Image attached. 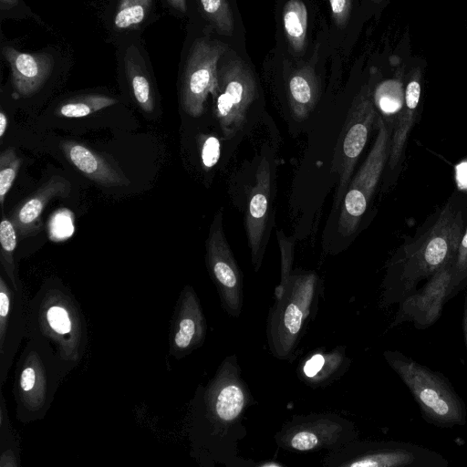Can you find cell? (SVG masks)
Here are the masks:
<instances>
[{
    "mask_svg": "<svg viewBox=\"0 0 467 467\" xmlns=\"http://www.w3.org/2000/svg\"><path fill=\"white\" fill-rule=\"evenodd\" d=\"M14 430L3 392H0V467H19L20 442Z\"/></svg>",
    "mask_w": 467,
    "mask_h": 467,
    "instance_id": "cell-26",
    "label": "cell"
},
{
    "mask_svg": "<svg viewBox=\"0 0 467 467\" xmlns=\"http://www.w3.org/2000/svg\"><path fill=\"white\" fill-rule=\"evenodd\" d=\"M378 115L373 93L368 84L356 95L339 133L332 160V171L338 175L334 207L341 204L351 181L354 167L368 141Z\"/></svg>",
    "mask_w": 467,
    "mask_h": 467,
    "instance_id": "cell-9",
    "label": "cell"
},
{
    "mask_svg": "<svg viewBox=\"0 0 467 467\" xmlns=\"http://www.w3.org/2000/svg\"><path fill=\"white\" fill-rule=\"evenodd\" d=\"M2 55L10 66L13 88L22 97L37 92L55 67L54 57L47 52L26 53L4 46Z\"/></svg>",
    "mask_w": 467,
    "mask_h": 467,
    "instance_id": "cell-18",
    "label": "cell"
},
{
    "mask_svg": "<svg viewBox=\"0 0 467 467\" xmlns=\"http://www.w3.org/2000/svg\"><path fill=\"white\" fill-rule=\"evenodd\" d=\"M26 338L49 348L69 372L83 360L88 345L87 320L61 280H46L28 300Z\"/></svg>",
    "mask_w": 467,
    "mask_h": 467,
    "instance_id": "cell-3",
    "label": "cell"
},
{
    "mask_svg": "<svg viewBox=\"0 0 467 467\" xmlns=\"http://www.w3.org/2000/svg\"><path fill=\"white\" fill-rule=\"evenodd\" d=\"M221 154L220 140L214 136H207L201 144V159L204 168H213L219 161Z\"/></svg>",
    "mask_w": 467,
    "mask_h": 467,
    "instance_id": "cell-36",
    "label": "cell"
},
{
    "mask_svg": "<svg viewBox=\"0 0 467 467\" xmlns=\"http://www.w3.org/2000/svg\"><path fill=\"white\" fill-rule=\"evenodd\" d=\"M462 327L463 333V338L467 349V293L464 295L463 306H462Z\"/></svg>",
    "mask_w": 467,
    "mask_h": 467,
    "instance_id": "cell-39",
    "label": "cell"
},
{
    "mask_svg": "<svg viewBox=\"0 0 467 467\" xmlns=\"http://www.w3.org/2000/svg\"><path fill=\"white\" fill-rule=\"evenodd\" d=\"M207 322L194 288L186 285L173 308L168 334L169 356L182 359L201 348L206 338Z\"/></svg>",
    "mask_w": 467,
    "mask_h": 467,
    "instance_id": "cell-16",
    "label": "cell"
},
{
    "mask_svg": "<svg viewBox=\"0 0 467 467\" xmlns=\"http://www.w3.org/2000/svg\"><path fill=\"white\" fill-rule=\"evenodd\" d=\"M68 211L61 210L53 214L48 223V232L50 238L60 241L69 237L74 232L72 215Z\"/></svg>",
    "mask_w": 467,
    "mask_h": 467,
    "instance_id": "cell-35",
    "label": "cell"
},
{
    "mask_svg": "<svg viewBox=\"0 0 467 467\" xmlns=\"http://www.w3.org/2000/svg\"><path fill=\"white\" fill-rule=\"evenodd\" d=\"M467 287V229L461 241L460 248L451 268V280L448 301Z\"/></svg>",
    "mask_w": 467,
    "mask_h": 467,
    "instance_id": "cell-33",
    "label": "cell"
},
{
    "mask_svg": "<svg viewBox=\"0 0 467 467\" xmlns=\"http://www.w3.org/2000/svg\"><path fill=\"white\" fill-rule=\"evenodd\" d=\"M332 18L338 27H343L348 23L352 0H328Z\"/></svg>",
    "mask_w": 467,
    "mask_h": 467,
    "instance_id": "cell-37",
    "label": "cell"
},
{
    "mask_svg": "<svg viewBox=\"0 0 467 467\" xmlns=\"http://www.w3.org/2000/svg\"><path fill=\"white\" fill-rule=\"evenodd\" d=\"M124 69L136 103L144 112H151L155 107L154 88L144 61L135 48L127 50Z\"/></svg>",
    "mask_w": 467,
    "mask_h": 467,
    "instance_id": "cell-24",
    "label": "cell"
},
{
    "mask_svg": "<svg viewBox=\"0 0 467 467\" xmlns=\"http://www.w3.org/2000/svg\"><path fill=\"white\" fill-rule=\"evenodd\" d=\"M8 127V118L3 109L0 110V138L3 139Z\"/></svg>",
    "mask_w": 467,
    "mask_h": 467,
    "instance_id": "cell-42",
    "label": "cell"
},
{
    "mask_svg": "<svg viewBox=\"0 0 467 467\" xmlns=\"http://www.w3.org/2000/svg\"><path fill=\"white\" fill-rule=\"evenodd\" d=\"M405 90L402 83L397 79H389L381 83L373 95L375 106L385 114L397 113L404 104Z\"/></svg>",
    "mask_w": 467,
    "mask_h": 467,
    "instance_id": "cell-31",
    "label": "cell"
},
{
    "mask_svg": "<svg viewBox=\"0 0 467 467\" xmlns=\"http://www.w3.org/2000/svg\"><path fill=\"white\" fill-rule=\"evenodd\" d=\"M283 24L286 38L296 52H301L306 44L307 10L302 0H288L283 10Z\"/></svg>",
    "mask_w": 467,
    "mask_h": 467,
    "instance_id": "cell-25",
    "label": "cell"
},
{
    "mask_svg": "<svg viewBox=\"0 0 467 467\" xmlns=\"http://www.w3.org/2000/svg\"><path fill=\"white\" fill-rule=\"evenodd\" d=\"M70 190L71 183L67 178L54 175L16 207L10 219L18 238L38 234L42 227L41 216L47 203L55 197L68 196Z\"/></svg>",
    "mask_w": 467,
    "mask_h": 467,
    "instance_id": "cell-21",
    "label": "cell"
},
{
    "mask_svg": "<svg viewBox=\"0 0 467 467\" xmlns=\"http://www.w3.org/2000/svg\"><path fill=\"white\" fill-rule=\"evenodd\" d=\"M323 295V282L314 271L293 270L286 282L275 287L266 319L267 346L274 358H295Z\"/></svg>",
    "mask_w": 467,
    "mask_h": 467,
    "instance_id": "cell-4",
    "label": "cell"
},
{
    "mask_svg": "<svg viewBox=\"0 0 467 467\" xmlns=\"http://www.w3.org/2000/svg\"><path fill=\"white\" fill-rule=\"evenodd\" d=\"M350 363L345 346L338 345L329 350L320 347L301 359L296 376L309 388H326L339 379L348 371Z\"/></svg>",
    "mask_w": 467,
    "mask_h": 467,
    "instance_id": "cell-20",
    "label": "cell"
},
{
    "mask_svg": "<svg viewBox=\"0 0 467 467\" xmlns=\"http://www.w3.org/2000/svg\"><path fill=\"white\" fill-rule=\"evenodd\" d=\"M205 263L221 306L226 314L239 317L244 305V278L223 226V211L213 216L205 242Z\"/></svg>",
    "mask_w": 467,
    "mask_h": 467,
    "instance_id": "cell-12",
    "label": "cell"
},
{
    "mask_svg": "<svg viewBox=\"0 0 467 467\" xmlns=\"http://www.w3.org/2000/svg\"><path fill=\"white\" fill-rule=\"evenodd\" d=\"M69 373L49 348L27 339L16 362L12 389L17 420L28 424L43 420Z\"/></svg>",
    "mask_w": 467,
    "mask_h": 467,
    "instance_id": "cell-6",
    "label": "cell"
},
{
    "mask_svg": "<svg viewBox=\"0 0 467 467\" xmlns=\"http://www.w3.org/2000/svg\"><path fill=\"white\" fill-rule=\"evenodd\" d=\"M464 232L462 213L447 206L420 241L405 248L389 264L379 306L398 305L414 292L421 281L453 265Z\"/></svg>",
    "mask_w": 467,
    "mask_h": 467,
    "instance_id": "cell-2",
    "label": "cell"
},
{
    "mask_svg": "<svg viewBox=\"0 0 467 467\" xmlns=\"http://www.w3.org/2000/svg\"><path fill=\"white\" fill-rule=\"evenodd\" d=\"M370 1H372L373 3L379 4V3L382 2L383 0H370Z\"/></svg>",
    "mask_w": 467,
    "mask_h": 467,
    "instance_id": "cell-43",
    "label": "cell"
},
{
    "mask_svg": "<svg viewBox=\"0 0 467 467\" xmlns=\"http://www.w3.org/2000/svg\"><path fill=\"white\" fill-rule=\"evenodd\" d=\"M206 19L222 35L232 36L234 24L230 5L227 0H199Z\"/></svg>",
    "mask_w": 467,
    "mask_h": 467,
    "instance_id": "cell-30",
    "label": "cell"
},
{
    "mask_svg": "<svg viewBox=\"0 0 467 467\" xmlns=\"http://www.w3.org/2000/svg\"><path fill=\"white\" fill-rule=\"evenodd\" d=\"M171 7L177 12L185 14L187 11L186 0H166Z\"/></svg>",
    "mask_w": 467,
    "mask_h": 467,
    "instance_id": "cell-40",
    "label": "cell"
},
{
    "mask_svg": "<svg viewBox=\"0 0 467 467\" xmlns=\"http://www.w3.org/2000/svg\"><path fill=\"white\" fill-rule=\"evenodd\" d=\"M255 400L235 354L227 356L207 384H199L189 402L184 430L190 455L202 467H254L239 454L246 437L244 420Z\"/></svg>",
    "mask_w": 467,
    "mask_h": 467,
    "instance_id": "cell-1",
    "label": "cell"
},
{
    "mask_svg": "<svg viewBox=\"0 0 467 467\" xmlns=\"http://www.w3.org/2000/svg\"><path fill=\"white\" fill-rule=\"evenodd\" d=\"M225 50L223 43L205 37L192 45L181 86V101L188 115L197 118L202 114L208 95L215 89L219 62Z\"/></svg>",
    "mask_w": 467,
    "mask_h": 467,
    "instance_id": "cell-13",
    "label": "cell"
},
{
    "mask_svg": "<svg viewBox=\"0 0 467 467\" xmlns=\"http://www.w3.org/2000/svg\"><path fill=\"white\" fill-rule=\"evenodd\" d=\"M456 171L459 185L462 188H467V162L458 165Z\"/></svg>",
    "mask_w": 467,
    "mask_h": 467,
    "instance_id": "cell-38",
    "label": "cell"
},
{
    "mask_svg": "<svg viewBox=\"0 0 467 467\" xmlns=\"http://www.w3.org/2000/svg\"><path fill=\"white\" fill-rule=\"evenodd\" d=\"M118 100L102 94H85L62 102L56 115L64 118H82L116 104Z\"/></svg>",
    "mask_w": 467,
    "mask_h": 467,
    "instance_id": "cell-29",
    "label": "cell"
},
{
    "mask_svg": "<svg viewBox=\"0 0 467 467\" xmlns=\"http://www.w3.org/2000/svg\"><path fill=\"white\" fill-rule=\"evenodd\" d=\"M378 128L374 144L350 181L341 202L337 230L344 237L350 236L357 230L389 154V130L380 117L378 118Z\"/></svg>",
    "mask_w": 467,
    "mask_h": 467,
    "instance_id": "cell-11",
    "label": "cell"
},
{
    "mask_svg": "<svg viewBox=\"0 0 467 467\" xmlns=\"http://www.w3.org/2000/svg\"><path fill=\"white\" fill-rule=\"evenodd\" d=\"M276 235L281 253V279L277 286H281L286 282L293 271L292 266L295 256V240L293 238L286 237L280 230L276 231Z\"/></svg>",
    "mask_w": 467,
    "mask_h": 467,
    "instance_id": "cell-34",
    "label": "cell"
},
{
    "mask_svg": "<svg viewBox=\"0 0 467 467\" xmlns=\"http://www.w3.org/2000/svg\"><path fill=\"white\" fill-rule=\"evenodd\" d=\"M382 355L411 393L427 423L442 429L466 424V405L442 373L399 350L387 349Z\"/></svg>",
    "mask_w": 467,
    "mask_h": 467,
    "instance_id": "cell-5",
    "label": "cell"
},
{
    "mask_svg": "<svg viewBox=\"0 0 467 467\" xmlns=\"http://www.w3.org/2000/svg\"><path fill=\"white\" fill-rule=\"evenodd\" d=\"M256 91L254 75L240 57H232L219 64L217 84L212 96L214 113L225 138H233L244 126Z\"/></svg>",
    "mask_w": 467,
    "mask_h": 467,
    "instance_id": "cell-10",
    "label": "cell"
},
{
    "mask_svg": "<svg viewBox=\"0 0 467 467\" xmlns=\"http://www.w3.org/2000/svg\"><path fill=\"white\" fill-rule=\"evenodd\" d=\"M20 4V0H0L1 11H9Z\"/></svg>",
    "mask_w": 467,
    "mask_h": 467,
    "instance_id": "cell-41",
    "label": "cell"
},
{
    "mask_svg": "<svg viewBox=\"0 0 467 467\" xmlns=\"http://www.w3.org/2000/svg\"><path fill=\"white\" fill-rule=\"evenodd\" d=\"M22 158L13 147H8L0 153V203L3 207L5 198L12 187L22 165Z\"/></svg>",
    "mask_w": 467,
    "mask_h": 467,
    "instance_id": "cell-32",
    "label": "cell"
},
{
    "mask_svg": "<svg viewBox=\"0 0 467 467\" xmlns=\"http://www.w3.org/2000/svg\"><path fill=\"white\" fill-rule=\"evenodd\" d=\"M153 5V0H118L113 26L119 32L137 29L148 17Z\"/></svg>",
    "mask_w": 467,
    "mask_h": 467,
    "instance_id": "cell-28",
    "label": "cell"
},
{
    "mask_svg": "<svg viewBox=\"0 0 467 467\" xmlns=\"http://www.w3.org/2000/svg\"><path fill=\"white\" fill-rule=\"evenodd\" d=\"M452 265L438 271L423 286L399 303L389 328L407 322L412 323L417 329H426L434 325L448 302Z\"/></svg>",
    "mask_w": 467,
    "mask_h": 467,
    "instance_id": "cell-15",
    "label": "cell"
},
{
    "mask_svg": "<svg viewBox=\"0 0 467 467\" xmlns=\"http://www.w3.org/2000/svg\"><path fill=\"white\" fill-rule=\"evenodd\" d=\"M271 164L264 156L255 172V182L251 190L244 218L245 232L254 269L258 272L263 262L272 192Z\"/></svg>",
    "mask_w": 467,
    "mask_h": 467,
    "instance_id": "cell-17",
    "label": "cell"
},
{
    "mask_svg": "<svg viewBox=\"0 0 467 467\" xmlns=\"http://www.w3.org/2000/svg\"><path fill=\"white\" fill-rule=\"evenodd\" d=\"M60 148L67 161L96 183L106 187L130 185L129 178L112 158L74 140L62 141Z\"/></svg>",
    "mask_w": 467,
    "mask_h": 467,
    "instance_id": "cell-19",
    "label": "cell"
},
{
    "mask_svg": "<svg viewBox=\"0 0 467 467\" xmlns=\"http://www.w3.org/2000/svg\"><path fill=\"white\" fill-rule=\"evenodd\" d=\"M318 98L319 83L313 67L305 66L294 71L288 81V102L295 119H306Z\"/></svg>",
    "mask_w": 467,
    "mask_h": 467,
    "instance_id": "cell-23",
    "label": "cell"
},
{
    "mask_svg": "<svg viewBox=\"0 0 467 467\" xmlns=\"http://www.w3.org/2000/svg\"><path fill=\"white\" fill-rule=\"evenodd\" d=\"M27 304L23 285L15 289L0 273V386L5 384L26 335Z\"/></svg>",
    "mask_w": 467,
    "mask_h": 467,
    "instance_id": "cell-14",
    "label": "cell"
},
{
    "mask_svg": "<svg viewBox=\"0 0 467 467\" xmlns=\"http://www.w3.org/2000/svg\"><path fill=\"white\" fill-rule=\"evenodd\" d=\"M357 439L355 422L335 412L294 415L274 436L278 448L297 453L335 451Z\"/></svg>",
    "mask_w": 467,
    "mask_h": 467,
    "instance_id": "cell-8",
    "label": "cell"
},
{
    "mask_svg": "<svg viewBox=\"0 0 467 467\" xmlns=\"http://www.w3.org/2000/svg\"><path fill=\"white\" fill-rule=\"evenodd\" d=\"M421 71L415 68L407 83L404 95V104L400 114L393 139L390 141L389 164L393 169L401 158L406 139L415 117V112L420 98Z\"/></svg>",
    "mask_w": 467,
    "mask_h": 467,
    "instance_id": "cell-22",
    "label": "cell"
},
{
    "mask_svg": "<svg viewBox=\"0 0 467 467\" xmlns=\"http://www.w3.org/2000/svg\"><path fill=\"white\" fill-rule=\"evenodd\" d=\"M16 229L11 219L3 214L0 223V264L1 268L12 286L18 290L23 285L18 278L15 260V251L17 244Z\"/></svg>",
    "mask_w": 467,
    "mask_h": 467,
    "instance_id": "cell-27",
    "label": "cell"
},
{
    "mask_svg": "<svg viewBox=\"0 0 467 467\" xmlns=\"http://www.w3.org/2000/svg\"><path fill=\"white\" fill-rule=\"evenodd\" d=\"M327 467H448L441 453L421 445L397 441L354 440L329 451L323 458Z\"/></svg>",
    "mask_w": 467,
    "mask_h": 467,
    "instance_id": "cell-7",
    "label": "cell"
}]
</instances>
